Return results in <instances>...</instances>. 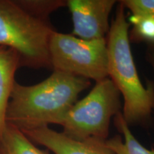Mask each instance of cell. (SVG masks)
Masks as SVG:
<instances>
[{
    "label": "cell",
    "mask_w": 154,
    "mask_h": 154,
    "mask_svg": "<svg viewBox=\"0 0 154 154\" xmlns=\"http://www.w3.org/2000/svg\"><path fill=\"white\" fill-rule=\"evenodd\" d=\"M22 131L33 143L45 146L54 154H114L106 140L94 138L74 140L47 126Z\"/></svg>",
    "instance_id": "cell-7"
},
{
    "label": "cell",
    "mask_w": 154,
    "mask_h": 154,
    "mask_svg": "<svg viewBox=\"0 0 154 154\" xmlns=\"http://www.w3.org/2000/svg\"><path fill=\"white\" fill-rule=\"evenodd\" d=\"M19 68L20 60L18 54L10 48L0 46V139L7 126L6 111Z\"/></svg>",
    "instance_id": "cell-8"
},
{
    "label": "cell",
    "mask_w": 154,
    "mask_h": 154,
    "mask_svg": "<svg viewBox=\"0 0 154 154\" xmlns=\"http://www.w3.org/2000/svg\"><path fill=\"white\" fill-rule=\"evenodd\" d=\"M128 22L133 26L128 33L130 42L146 45L154 44V18L131 15Z\"/></svg>",
    "instance_id": "cell-11"
},
{
    "label": "cell",
    "mask_w": 154,
    "mask_h": 154,
    "mask_svg": "<svg viewBox=\"0 0 154 154\" xmlns=\"http://www.w3.org/2000/svg\"><path fill=\"white\" fill-rule=\"evenodd\" d=\"M119 2L131 11V15L154 18V0H121Z\"/></svg>",
    "instance_id": "cell-13"
},
{
    "label": "cell",
    "mask_w": 154,
    "mask_h": 154,
    "mask_svg": "<svg viewBox=\"0 0 154 154\" xmlns=\"http://www.w3.org/2000/svg\"><path fill=\"white\" fill-rule=\"evenodd\" d=\"M117 2L115 0L66 1L74 26L72 35L84 40L106 38L110 29L109 16Z\"/></svg>",
    "instance_id": "cell-6"
},
{
    "label": "cell",
    "mask_w": 154,
    "mask_h": 154,
    "mask_svg": "<svg viewBox=\"0 0 154 154\" xmlns=\"http://www.w3.org/2000/svg\"><path fill=\"white\" fill-rule=\"evenodd\" d=\"M26 10L39 18L49 20V15L61 7H66L63 0H20Z\"/></svg>",
    "instance_id": "cell-12"
},
{
    "label": "cell",
    "mask_w": 154,
    "mask_h": 154,
    "mask_svg": "<svg viewBox=\"0 0 154 154\" xmlns=\"http://www.w3.org/2000/svg\"><path fill=\"white\" fill-rule=\"evenodd\" d=\"M51 69L95 82L109 78L106 38L84 40L56 31L49 42Z\"/></svg>",
    "instance_id": "cell-5"
},
{
    "label": "cell",
    "mask_w": 154,
    "mask_h": 154,
    "mask_svg": "<svg viewBox=\"0 0 154 154\" xmlns=\"http://www.w3.org/2000/svg\"><path fill=\"white\" fill-rule=\"evenodd\" d=\"M116 15L106 36L109 78L124 99L122 116L128 126H146L153 119L154 82L144 86L138 74L131 49L130 24L125 7L118 1Z\"/></svg>",
    "instance_id": "cell-2"
},
{
    "label": "cell",
    "mask_w": 154,
    "mask_h": 154,
    "mask_svg": "<svg viewBox=\"0 0 154 154\" xmlns=\"http://www.w3.org/2000/svg\"><path fill=\"white\" fill-rule=\"evenodd\" d=\"M121 96L109 78L96 82L87 96L77 101L63 117L62 133L77 140H107L111 119L121 111Z\"/></svg>",
    "instance_id": "cell-4"
},
{
    "label": "cell",
    "mask_w": 154,
    "mask_h": 154,
    "mask_svg": "<svg viewBox=\"0 0 154 154\" xmlns=\"http://www.w3.org/2000/svg\"><path fill=\"white\" fill-rule=\"evenodd\" d=\"M146 59L151 65L154 73V44H148L146 49ZM153 119H154V111L153 114Z\"/></svg>",
    "instance_id": "cell-14"
},
{
    "label": "cell",
    "mask_w": 154,
    "mask_h": 154,
    "mask_svg": "<svg viewBox=\"0 0 154 154\" xmlns=\"http://www.w3.org/2000/svg\"><path fill=\"white\" fill-rule=\"evenodd\" d=\"M91 84L86 79L58 71L35 85L15 82L6 111L7 123L21 131L60 125L79 94Z\"/></svg>",
    "instance_id": "cell-1"
},
{
    "label": "cell",
    "mask_w": 154,
    "mask_h": 154,
    "mask_svg": "<svg viewBox=\"0 0 154 154\" xmlns=\"http://www.w3.org/2000/svg\"><path fill=\"white\" fill-rule=\"evenodd\" d=\"M0 154H49L35 145L19 128L7 124L0 139Z\"/></svg>",
    "instance_id": "cell-10"
},
{
    "label": "cell",
    "mask_w": 154,
    "mask_h": 154,
    "mask_svg": "<svg viewBox=\"0 0 154 154\" xmlns=\"http://www.w3.org/2000/svg\"><path fill=\"white\" fill-rule=\"evenodd\" d=\"M55 32L49 20L32 14L20 0H0V46L14 50L20 67L51 69L49 42Z\"/></svg>",
    "instance_id": "cell-3"
},
{
    "label": "cell",
    "mask_w": 154,
    "mask_h": 154,
    "mask_svg": "<svg viewBox=\"0 0 154 154\" xmlns=\"http://www.w3.org/2000/svg\"><path fill=\"white\" fill-rule=\"evenodd\" d=\"M115 126L121 135L108 138L106 143L114 154H154V149H149L142 145L132 134L129 126L127 124L119 112L113 118Z\"/></svg>",
    "instance_id": "cell-9"
}]
</instances>
